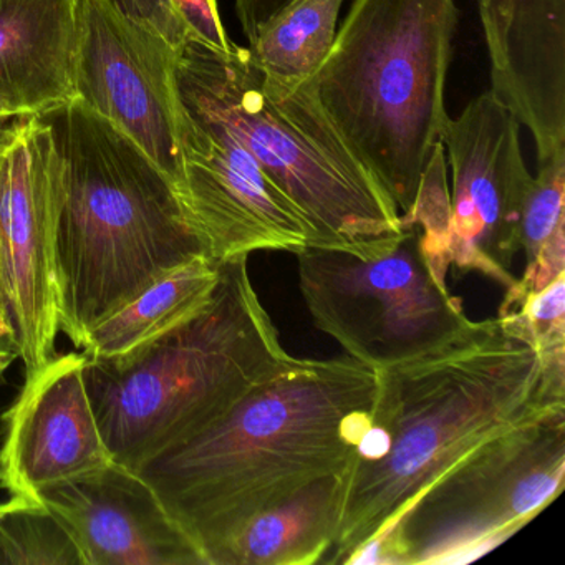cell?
Wrapping results in <instances>:
<instances>
[{
	"label": "cell",
	"instance_id": "6da1fadb",
	"mask_svg": "<svg viewBox=\"0 0 565 565\" xmlns=\"http://www.w3.org/2000/svg\"><path fill=\"white\" fill-rule=\"evenodd\" d=\"M345 469L342 514L322 564H353L443 472L482 443L565 412V352L542 355L501 317L448 345L379 370Z\"/></svg>",
	"mask_w": 565,
	"mask_h": 565
},
{
	"label": "cell",
	"instance_id": "7a4b0ae2",
	"mask_svg": "<svg viewBox=\"0 0 565 565\" xmlns=\"http://www.w3.org/2000/svg\"><path fill=\"white\" fill-rule=\"evenodd\" d=\"M376 388V370L352 356H292L223 418L138 475L210 565L257 512L349 466Z\"/></svg>",
	"mask_w": 565,
	"mask_h": 565
},
{
	"label": "cell",
	"instance_id": "3957f363",
	"mask_svg": "<svg viewBox=\"0 0 565 565\" xmlns=\"http://www.w3.org/2000/svg\"><path fill=\"white\" fill-rule=\"evenodd\" d=\"M58 154V327L92 330L183 264L207 256L167 173L77 98L38 115Z\"/></svg>",
	"mask_w": 565,
	"mask_h": 565
},
{
	"label": "cell",
	"instance_id": "277c9868",
	"mask_svg": "<svg viewBox=\"0 0 565 565\" xmlns=\"http://www.w3.org/2000/svg\"><path fill=\"white\" fill-rule=\"evenodd\" d=\"M290 360L241 256L221 263L200 316L135 355L87 359L84 380L111 458L138 472L210 428Z\"/></svg>",
	"mask_w": 565,
	"mask_h": 565
},
{
	"label": "cell",
	"instance_id": "5b68a950",
	"mask_svg": "<svg viewBox=\"0 0 565 565\" xmlns=\"http://www.w3.org/2000/svg\"><path fill=\"white\" fill-rule=\"evenodd\" d=\"M458 21L456 0H353L312 78L323 110L402 220L449 117Z\"/></svg>",
	"mask_w": 565,
	"mask_h": 565
},
{
	"label": "cell",
	"instance_id": "8992f818",
	"mask_svg": "<svg viewBox=\"0 0 565 565\" xmlns=\"http://www.w3.org/2000/svg\"><path fill=\"white\" fill-rule=\"evenodd\" d=\"M181 92L220 115L309 224L312 246L360 257L393 246L402 216L317 98L313 81L284 87L263 77L247 47L190 41L178 55Z\"/></svg>",
	"mask_w": 565,
	"mask_h": 565
},
{
	"label": "cell",
	"instance_id": "52a82bcc",
	"mask_svg": "<svg viewBox=\"0 0 565 565\" xmlns=\"http://www.w3.org/2000/svg\"><path fill=\"white\" fill-rule=\"evenodd\" d=\"M565 484V412L482 443L443 472L353 564H466L555 501Z\"/></svg>",
	"mask_w": 565,
	"mask_h": 565
},
{
	"label": "cell",
	"instance_id": "ba28073f",
	"mask_svg": "<svg viewBox=\"0 0 565 565\" xmlns=\"http://www.w3.org/2000/svg\"><path fill=\"white\" fill-rule=\"evenodd\" d=\"M297 257L316 326L376 372L448 345L472 323L426 254L418 227H405L375 256L307 247Z\"/></svg>",
	"mask_w": 565,
	"mask_h": 565
},
{
	"label": "cell",
	"instance_id": "9c48e42d",
	"mask_svg": "<svg viewBox=\"0 0 565 565\" xmlns=\"http://www.w3.org/2000/svg\"><path fill=\"white\" fill-rule=\"evenodd\" d=\"M58 154L38 115L12 121L0 153V292L25 373L55 355L58 327Z\"/></svg>",
	"mask_w": 565,
	"mask_h": 565
},
{
	"label": "cell",
	"instance_id": "30bf717a",
	"mask_svg": "<svg viewBox=\"0 0 565 565\" xmlns=\"http://www.w3.org/2000/svg\"><path fill=\"white\" fill-rule=\"evenodd\" d=\"M178 85V84H177ZM181 201L217 263L257 250L299 254L312 233L292 201L267 177L233 128L193 95L181 92Z\"/></svg>",
	"mask_w": 565,
	"mask_h": 565
},
{
	"label": "cell",
	"instance_id": "8fae6325",
	"mask_svg": "<svg viewBox=\"0 0 565 565\" xmlns=\"http://www.w3.org/2000/svg\"><path fill=\"white\" fill-rule=\"evenodd\" d=\"M178 55L161 35L125 18L107 0H81L74 98L131 138L180 190Z\"/></svg>",
	"mask_w": 565,
	"mask_h": 565
},
{
	"label": "cell",
	"instance_id": "7c38bea8",
	"mask_svg": "<svg viewBox=\"0 0 565 565\" xmlns=\"http://www.w3.org/2000/svg\"><path fill=\"white\" fill-rule=\"evenodd\" d=\"M441 143L451 170L448 263L514 286L521 214L532 177L522 157L519 121L491 90L446 120Z\"/></svg>",
	"mask_w": 565,
	"mask_h": 565
},
{
	"label": "cell",
	"instance_id": "4fadbf2b",
	"mask_svg": "<svg viewBox=\"0 0 565 565\" xmlns=\"http://www.w3.org/2000/svg\"><path fill=\"white\" fill-rule=\"evenodd\" d=\"M85 362L82 352L65 353L25 373L0 446V488L9 494L35 495L114 462L88 398Z\"/></svg>",
	"mask_w": 565,
	"mask_h": 565
},
{
	"label": "cell",
	"instance_id": "5bb4252c",
	"mask_svg": "<svg viewBox=\"0 0 565 565\" xmlns=\"http://www.w3.org/2000/svg\"><path fill=\"white\" fill-rule=\"evenodd\" d=\"M35 495L67 522L87 565H207L154 489L118 462Z\"/></svg>",
	"mask_w": 565,
	"mask_h": 565
},
{
	"label": "cell",
	"instance_id": "9a60e30c",
	"mask_svg": "<svg viewBox=\"0 0 565 565\" xmlns=\"http://www.w3.org/2000/svg\"><path fill=\"white\" fill-rule=\"evenodd\" d=\"M81 0H0V98L21 117L74 100Z\"/></svg>",
	"mask_w": 565,
	"mask_h": 565
},
{
	"label": "cell",
	"instance_id": "2e32d148",
	"mask_svg": "<svg viewBox=\"0 0 565 565\" xmlns=\"http://www.w3.org/2000/svg\"><path fill=\"white\" fill-rule=\"evenodd\" d=\"M345 469L319 476L257 512L211 555L210 565L322 564L339 529Z\"/></svg>",
	"mask_w": 565,
	"mask_h": 565
},
{
	"label": "cell",
	"instance_id": "e0dca14e",
	"mask_svg": "<svg viewBox=\"0 0 565 565\" xmlns=\"http://www.w3.org/2000/svg\"><path fill=\"white\" fill-rule=\"evenodd\" d=\"M220 277L221 263L206 256L171 270L98 323L82 353L88 360H118L147 349L200 316L213 299Z\"/></svg>",
	"mask_w": 565,
	"mask_h": 565
},
{
	"label": "cell",
	"instance_id": "ac0fdd59",
	"mask_svg": "<svg viewBox=\"0 0 565 565\" xmlns=\"http://www.w3.org/2000/svg\"><path fill=\"white\" fill-rule=\"evenodd\" d=\"M345 0H294L264 22L247 44L264 78L296 87L313 78L335 41Z\"/></svg>",
	"mask_w": 565,
	"mask_h": 565
},
{
	"label": "cell",
	"instance_id": "d6986e66",
	"mask_svg": "<svg viewBox=\"0 0 565 565\" xmlns=\"http://www.w3.org/2000/svg\"><path fill=\"white\" fill-rule=\"evenodd\" d=\"M0 565H87L67 522L38 495L0 502Z\"/></svg>",
	"mask_w": 565,
	"mask_h": 565
},
{
	"label": "cell",
	"instance_id": "ffe728a7",
	"mask_svg": "<svg viewBox=\"0 0 565 565\" xmlns=\"http://www.w3.org/2000/svg\"><path fill=\"white\" fill-rule=\"evenodd\" d=\"M125 18L157 32L181 51L186 42L200 41L230 51L234 42L224 29L217 0H107Z\"/></svg>",
	"mask_w": 565,
	"mask_h": 565
},
{
	"label": "cell",
	"instance_id": "44dd1931",
	"mask_svg": "<svg viewBox=\"0 0 565 565\" xmlns=\"http://www.w3.org/2000/svg\"><path fill=\"white\" fill-rule=\"evenodd\" d=\"M565 151L539 161L521 214V249L525 264L534 259L542 244L552 236L564 217Z\"/></svg>",
	"mask_w": 565,
	"mask_h": 565
},
{
	"label": "cell",
	"instance_id": "7402d4cb",
	"mask_svg": "<svg viewBox=\"0 0 565 565\" xmlns=\"http://www.w3.org/2000/svg\"><path fill=\"white\" fill-rule=\"evenodd\" d=\"M509 330L542 355L565 352V276L529 296L511 312L498 313Z\"/></svg>",
	"mask_w": 565,
	"mask_h": 565
},
{
	"label": "cell",
	"instance_id": "603a6c76",
	"mask_svg": "<svg viewBox=\"0 0 565 565\" xmlns=\"http://www.w3.org/2000/svg\"><path fill=\"white\" fill-rule=\"evenodd\" d=\"M561 276H565V223L542 244L534 259L525 264L524 276L515 280L511 289L505 290L499 313L511 312L529 296L541 292Z\"/></svg>",
	"mask_w": 565,
	"mask_h": 565
},
{
	"label": "cell",
	"instance_id": "cb8c5ba5",
	"mask_svg": "<svg viewBox=\"0 0 565 565\" xmlns=\"http://www.w3.org/2000/svg\"><path fill=\"white\" fill-rule=\"evenodd\" d=\"M290 2L294 0H234V11L247 44L253 42L264 22L269 21Z\"/></svg>",
	"mask_w": 565,
	"mask_h": 565
},
{
	"label": "cell",
	"instance_id": "d4e9b609",
	"mask_svg": "<svg viewBox=\"0 0 565 565\" xmlns=\"http://www.w3.org/2000/svg\"><path fill=\"white\" fill-rule=\"evenodd\" d=\"M9 127V125H8ZM6 127V128H8ZM6 128H0V153H2V147H4V131ZM0 350H8V352L14 353L12 350L11 337H9L8 322H6L4 302H2V292H0ZM15 355V353H14ZM18 359V356H15Z\"/></svg>",
	"mask_w": 565,
	"mask_h": 565
},
{
	"label": "cell",
	"instance_id": "484cf974",
	"mask_svg": "<svg viewBox=\"0 0 565 565\" xmlns=\"http://www.w3.org/2000/svg\"><path fill=\"white\" fill-rule=\"evenodd\" d=\"M21 115L8 104V102L0 98V128H6L11 125L12 121L18 120Z\"/></svg>",
	"mask_w": 565,
	"mask_h": 565
},
{
	"label": "cell",
	"instance_id": "4316f807",
	"mask_svg": "<svg viewBox=\"0 0 565 565\" xmlns=\"http://www.w3.org/2000/svg\"><path fill=\"white\" fill-rule=\"evenodd\" d=\"M14 360V353L8 352V350H0V382L4 380L6 372H8L9 366H11Z\"/></svg>",
	"mask_w": 565,
	"mask_h": 565
}]
</instances>
